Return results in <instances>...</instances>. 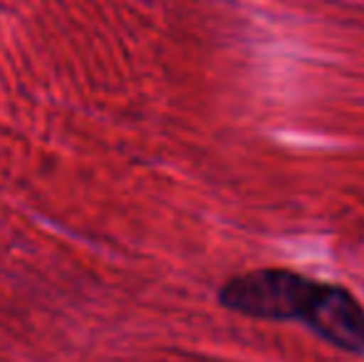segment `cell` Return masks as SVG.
Wrapping results in <instances>:
<instances>
[{"mask_svg": "<svg viewBox=\"0 0 364 362\" xmlns=\"http://www.w3.org/2000/svg\"><path fill=\"white\" fill-rule=\"evenodd\" d=\"M325 283L300 273L265 268L230 278L220 288V303L235 313L265 320H300L310 325Z\"/></svg>", "mask_w": 364, "mask_h": 362, "instance_id": "1", "label": "cell"}]
</instances>
